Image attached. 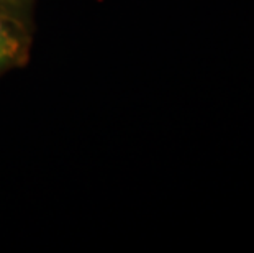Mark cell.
Wrapping results in <instances>:
<instances>
[{
	"label": "cell",
	"instance_id": "6da1fadb",
	"mask_svg": "<svg viewBox=\"0 0 254 253\" xmlns=\"http://www.w3.org/2000/svg\"><path fill=\"white\" fill-rule=\"evenodd\" d=\"M25 25L0 10V74L26 61Z\"/></svg>",
	"mask_w": 254,
	"mask_h": 253
},
{
	"label": "cell",
	"instance_id": "7a4b0ae2",
	"mask_svg": "<svg viewBox=\"0 0 254 253\" xmlns=\"http://www.w3.org/2000/svg\"><path fill=\"white\" fill-rule=\"evenodd\" d=\"M30 3L31 0H0V10L25 25V15L28 13Z\"/></svg>",
	"mask_w": 254,
	"mask_h": 253
}]
</instances>
